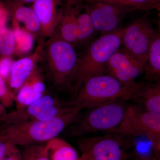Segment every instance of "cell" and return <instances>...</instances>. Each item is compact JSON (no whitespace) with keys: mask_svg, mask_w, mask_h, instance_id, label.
Returning a JSON list of instances; mask_svg holds the SVG:
<instances>
[{"mask_svg":"<svg viewBox=\"0 0 160 160\" xmlns=\"http://www.w3.org/2000/svg\"><path fill=\"white\" fill-rule=\"evenodd\" d=\"M74 9L77 25L78 47L85 48L95 39L97 33L90 16L83 7L82 4L72 6Z\"/></svg>","mask_w":160,"mask_h":160,"instance_id":"obj_15","label":"cell"},{"mask_svg":"<svg viewBox=\"0 0 160 160\" xmlns=\"http://www.w3.org/2000/svg\"><path fill=\"white\" fill-rule=\"evenodd\" d=\"M129 137L116 133L92 137H80L78 146L89 160H127V149L132 142Z\"/></svg>","mask_w":160,"mask_h":160,"instance_id":"obj_7","label":"cell"},{"mask_svg":"<svg viewBox=\"0 0 160 160\" xmlns=\"http://www.w3.org/2000/svg\"><path fill=\"white\" fill-rule=\"evenodd\" d=\"M125 29L121 26L110 33L100 35L84 48L83 53L79 55L70 89L74 96L86 80L106 74V64L121 47Z\"/></svg>","mask_w":160,"mask_h":160,"instance_id":"obj_3","label":"cell"},{"mask_svg":"<svg viewBox=\"0 0 160 160\" xmlns=\"http://www.w3.org/2000/svg\"><path fill=\"white\" fill-rule=\"evenodd\" d=\"M145 64L120 47L106 64V74L122 82L132 84L144 73Z\"/></svg>","mask_w":160,"mask_h":160,"instance_id":"obj_11","label":"cell"},{"mask_svg":"<svg viewBox=\"0 0 160 160\" xmlns=\"http://www.w3.org/2000/svg\"><path fill=\"white\" fill-rule=\"evenodd\" d=\"M95 0H66L65 6H71L77 5V4H82L90 2Z\"/></svg>","mask_w":160,"mask_h":160,"instance_id":"obj_30","label":"cell"},{"mask_svg":"<svg viewBox=\"0 0 160 160\" xmlns=\"http://www.w3.org/2000/svg\"><path fill=\"white\" fill-rule=\"evenodd\" d=\"M7 108L3 105L1 101H0V123H2L3 120L6 117L7 115Z\"/></svg>","mask_w":160,"mask_h":160,"instance_id":"obj_31","label":"cell"},{"mask_svg":"<svg viewBox=\"0 0 160 160\" xmlns=\"http://www.w3.org/2000/svg\"><path fill=\"white\" fill-rule=\"evenodd\" d=\"M12 144L0 140V160H3L8 154Z\"/></svg>","mask_w":160,"mask_h":160,"instance_id":"obj_28","label":"cell"},{"mask_svg":"<svg viewBox=\"0 0 160 160\" xmlns=\"http://www.w3.org/2000/svg\"><path fill=\"white\" fill-rule=\"evenodd\" d=\"M36 0H9L10 2H18L23 3V4H26L27 3H33Z\"/></svg>","mask_w":160,"mask_h":160,"instance_id":"obj_32","label":"cell"},{"mask_svg":"<svg viewBox=\"0 0 160 160\" xmlns=\"http://www.w3.org/2000/svg\"><path fill=\"white\" fill-rule=\"evenodd\" d=\"M45 150L50 160H78L77 150L70 144L58 137L44 144Z\"/></svg>","mask_w":160,"mask_h":160,"instance_id":"obj_17","label":"cell"},{"mask_svg":"<svg viewBox=\"0 0 160 160\" xmlns=\"http://www.w3.org/2000/svg\"><path fill=\"white\" fill-rule=\"evenodd\" d=\"M82 110L75 107L49 121H29L5 125L0 130V140L16 146L45 143L65 131L77 119Z\"/></svg>","mask_w":160,"mask_h":160,"instance_id":"obj_2","label":"cell"},{"mask_svg":"<svg viewBox=\"0 0 160 160\" xmlns=\"http://www.w3.org/2000/svg\"><path fill=\"white\" fill-rule=\"evenodd\" d=\"M138 160H158L156 159L155 158H143L139 159Z\"/></svg>","mask_w":160,"mask_h":160,"instance_id":"obj_34","label":"cell"},{"mask_svg":"<svg viewBox=\"0 0 160 160\" xmlns=\"http://www.w3.org/2000/svg\"><path fill=\"white\" fill-rule=\"evenodd\" d=\"M14 28L12 29L15 38V54L23 55L29 53L33 48L34 36L23 28H21L17 23L13 22Z\"/></svg>","mask_w":160,"mask_h":160,"instance_id":"obj_20","label":"cell"},{"mask_svg":"<svg viewBox=\"0 0 160 160\" xmlns=\"http://www.w3.org/2000/svg\"><path fill=\"white\" fill-rule=\"evenodd\" d=\"M78 58L75 47L56 33L49 38L44 45L42 60L56 87L71 89Z\"/></svg>","mask_w":160,"mask_h":160,"instance_id":"obj_4","label":"cell"},{"mask_svg":"<svg viewBox=\"0 0 160 160\" xmlns=\"http://www.w3.org/2000/svg\"><path fill=\"white\" fill-rule=\"evenodd\" d=\"M32 8L39 22L40 34L43 37H51L62 16V0H36Z\"/></svg>","mask_w":160,"mask_h":160,"instance_id":"obj_12","label":"cell"},{"mask_svg":"<svg viewBox=\"0 0 160 160\" xmlns=\"http://www.w3.org/2000/svg\"><path fill=\"white\" fill-rule=\"evenodd\" d=\"M54 33L75 47H78L77 25L73 6H64L62 18Z\"/></svg>","mask_w":160,"mask_h":160,"instance_id":"obj_16","label":"cell"},{"mask_svg":"<svg viewBox=\"0 0 160 160\" xmlns=\"http://www.w3.org/2000/svg\"><path fill=\"white\" fill-rule=\"evenodd\" d=\"M15 38L13 30L4 27L0 29V54L11 57L15 54Z\"/></svg>","mask_w":160,"mask_h":160,"instance_id":"obj_22","label":"cell"},{"mask_svg":"<svg viewBox=\"0 0 160 160\" xmlns=\"http://www.w3.org/2000/svg\"><path fill=\"white\" fill-rule=\"evenodd\" d=\"M0 101L6 108L14 104V97L12 93L8 84L0 75Z\"/></svg>","mask_w":160,"mask_h":160,"instance_id":"obj_23","label":"cell"},{"mask_svg":"<svg viewBox=\"0 0 160 160\" xmlns=\"http://www.w3.org/2000/svg\"><path fill=\"white\" fill-rule=\"evenodd\" d=\"M109 133L145 137L154 149L159 151L160 114L146 111L139 105L129 104L122 122Z\"/></svg>","mask_w":160,"mask_h":160,"instance_id":"obj_6","label":"cell"},{"mask_svg":"<svg viewBox=\"0 0 160 160\" xmlns=\"http://www.w3.org/2000/svg\"><path fill=\"white\" fill-rule=\"evenodd\" d=\"M44 45L40 43L33 53L14 61L9 78V89L13 96L30 77L42 60Z\"/></svg>","mask_w":160,"mask_h":160,"instance_id":"obj_13","label":"cell"},{"mask_svg":"<svg viewBox=\"0 0 160 160\" xmlns=\"http://www.w3.org/2000/svg\"><path fill=\"white\" fill-rule=\"evenodd\" d=\"M105 2L126 6L136 10L149 11L157 9L160 11V5L155 0H97Z\"/></svg>","mask_w":160,"mask_h":160,"instance_id":"obj_21","label":"cell"},{"mask_svg":"<svg viewBox=\"0 0 160 160\" xmlns=\"http://www.w3.org/2000/svg\"><path fill=\"white\" fill-rule=\"evenodd\" d=\"M148 14L126 27L121 46L132 55L145 63L157 32Z\"/></svg>","mask_w":160,"mask_h":160,"instance_id":"obj_9","label":"cell"},{"mask_svg":"<svg viewBox=\"0 0 160 160\" xmlns=\"http://www.w3.org/2000/svg\"><path fill=\"white\" fill-rule=\"evenodd\" d=\"M3 160H23L22 157L17 146L12 144L8 154Z\"/></svg>","mask_w":160,"mask_h":160,"instance_id":"obj_25","label":"cell"},{"mask_svg":"<svg viewBox=\"0 0 160 160\" xmlns=\"http://www.w3.org/2000/svg\"><path fill=\"white\" fill-rule=\"evenodd\" d=\"M8 10L11 15L13 22L22 24L23 29L34 37L40 34L39 22L32 7L26 6L23 3L9 1Z\"/></svg>","mask_w":160,"mask_h":160,"instance_id":"obj_14","label":"cell"},{"mask_svg":"<svg viewBox=\"0 0 160 160\" xmlns=\"http://www.w3.org/2000/svg\"><path fill=\"white\" fill-rule=\"evenodd\" d=\"M145 78L151 82L160 79V35L157 32L150 46L145 66Z\"/></svg>","mask_w":160,"mask_h":160,"instance_id":"obj_18","label":"cell"},{"mask_svg":"<svg viewBox=\"0 0 160 160\" xmlns=\"http://www.w3.org/2000/svg\"><path fill=\"white\" fill-rule=\"evenodd\" d=\"M78 160H89V159L85 155L82 154V156H81V157L79 158Z\"/></svg>","mask_w":160,"mask_h":160,"instance_id":"obj_33","label":"cell"},{"mask_svg":"<svg viewBox=\"0 0 160 160\" xmlns=\"http://www.w3.org/2000/svg\"><path fill=\"white\" fill-rule=\"evenodd\" d=\"M127 102L116 100L90 108L66 129L67 135L80 138L98 132L109 133L122 121L129 105Z\"/></svg>","mask_w":160,"mask_h":160,"instance_id":"obj_5","label":"cell"},{"mask_svg":"<svg viewBox=\"0 0 160 160\" xmlns=\"http://www.w3.org/2000/svg\"><path fill=\"white\" fill-rule=\"evenodd\" d=\"M35 160H50L45 150L44 145H36Z\"/></svg>","mask_w":160,"mask_h":160,"instance_id":"obj_26","label":"cell"},{"mask_svg":"<svg viewBox=\"0 0 160 160\" xmlns=\"http://www.w3.org/2000/svg\"><path fill=\"white\" fill-rule=\"evenodd\" d=\"M145 84L123 83L108 74L97 76L85 81L73 98L67 104L83 109L116 100H136Z\"/></svg>","mask_w":160,"mask_h":160,"instance_id":"obj_1","label":"cell"},{"mask_svg":"<svg viewBox=\"0 0 160 160\" xmlns=\"http://www.w3.org/2000/svg\"><path fill=\"white\" fill-rule=\"evenodd\" d=\"M35 145L26 146L22 156L23 160H35Z\"/></svg>","mask_w":160,"mask_h":160,"instance_id":"obj_27","label":"cell"},{"mask_svg":"<svg viewBox=\"0 0 160 160\" xmlns=\"http://www.w3.org/2000/svg\"><path fill=\"white\" fill-rule=\"evenodd\" d=\"M62 103L57 98L45 94L29 106L8 112L2 123L4 125L29 121H49L56 115L55 106Z\"/></svg>","mask_w":160,"mask_h":160,"instance_id":"obj_10","label":"cell"},{"mask_svg":"<svg viewBox=\"0 0 160 160\" xmlns=\"http://www.w3.org/2000/svg\"><path fill=\"white\" fill-rule=\"evenodd\" d=\"M82 4L90 16L96 31L100 35L108 34L122 26L123 20L134 9L102 1H90Z\"/></svg>","mask_w":160,"mask_h":160,"instance_id":"obj_8","label":"cell"},{"mask_svg":"<svg viewBox=\"0 0 160 160\" xmlns=\"http://www.w3.org/2000/svg\"><path fill=\"white\" fill-rule=\"evenodd\" d=\"M9 12L0 5V29L5 27V23L7 21Z\"/></svg>","mask_w":160,"mask_h":160,"instance_id":"obj_29","label":"cell"},{"mask_svg":"<svg viewBox=\"0 0 160 160\" xmlns=\"http://www.w3.org/2000/svg\"><path fill=\"white\" fill-rule=\"evenodd\" d=\"M155 1L158 4H160V0H155Z\"/></svg>","mask_w":160,"mask_h":160,"instance_id":"obj_35","label":"cell"},{"mask_svg":"<svg viewBox=\"0 0 160 160\" xmlns=\"http://www.w3.org/2000/svg\"><path fill=\"white\" fill-rule=\"evenodd\" d=\"M137 100L143 109L160 114V81L145 83Z\"/></svg>","mask_w":160,"mask_h":160,"instance_id":"obj_19","label":"cell"},{"mask_svg":"<svg viewBox=\"0 0 160 160\" xmlns=\"http://www.w3.org/2000/svg\"><path fill=\"white\" fill-rule=\"evenodd\" d=\"M14 62L11 57L3 56L0 60V75L6 81L8 86L12 68Z\"/></svg>","mask_w":160,"mask_h":160,"instance_id":"obj_24","label":"cell"}]
</instances>
